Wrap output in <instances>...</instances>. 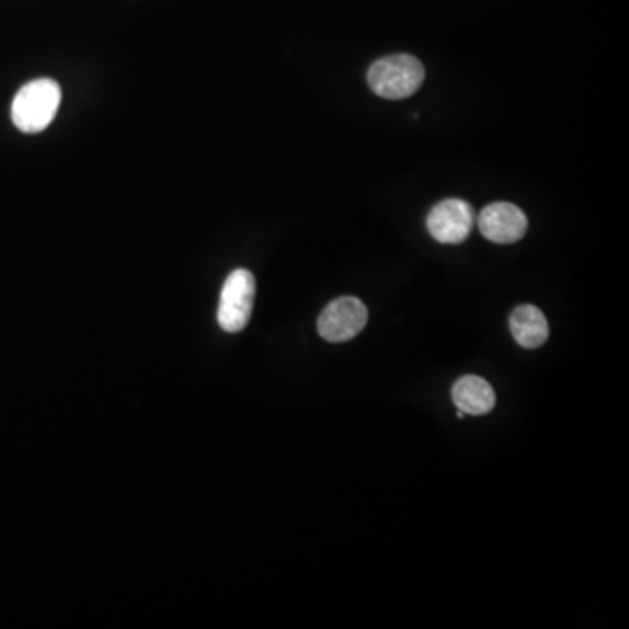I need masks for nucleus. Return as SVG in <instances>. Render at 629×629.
Instances as JSON below:
<instances>
[{
	"instance_id": "f03ea898",
	"label": "nucleus",
	"mask_w": 629,
	"mask_h": 629,
	"mask_svg": "<svg viewBox=\"0 0 629 629\" xmlns=\"http://www.w3.org/2000/svg\"><path fill=\"white\" fill-rule=\"evenodd\" d=\"M425 79V68L411 55L384 56L371 65L369 88L387 100H402L419 91Z\"/></svg>"
},
{
	"instance_id": "39448f33",
	"label": "nucleus",
	"mask_w": 629,
	"mask_h": 629,
	"mask_svg": "<svg viewBox=\"0 0 629 629\" xmlns=\"http://www.w3.org/2000/svg\"><path fill=\"white\" fill-rule=\"evenodd\" d=\"M474 210L464 199L449 198L437 203L427 217V229L435 240L456 246L469 238Z\"/></svg>"
},
{
	"instance_id": "6e6552de",
	"label": "nucleus",
	"mask_w": 629,
	"mask_h": 629,
	"mask_svg": "<svg viewBox=\"0 0 629 629\" xmlns=\"http://www.w3.org/2000/svg\"><path fill=\"white\" fill-rule=\"evenodd\" d=\"M452 398L458 411L473 416L490 413L497 402L491 384L479 377H464L456 381Z\"/></svg>"
},
{
	"instance_id": "f257e3e1",
	"label": "nucleus",
	"mask_w": 629,
	"mask_h": 629,
	"mask_svg": "<svg viewBox=\"0 0 629 629\" xmlns=\"http://www.w3.org/2000/svg\"><path fill=\"white\" fill-rule=\"evenodd\" d=\"M62 89L53 79H35L18 91L11 107L14 127L23 133L46 130L58 112Z\"/></svg>"
},
{
	"instance_id": "0eeeda50",
	"label": "nucleus",
	"mask_w": 629,
	"mask_h": 629,
	"mask_svg": "<svg viewBox=\"0 0 629 629\" xmlns=\"http://www.w3.org/2000/svg\"><path fill=\"white\" fill-rule=\"evenodd\" d=\"M512 336L520 347L539 348L550 338V324L545 321L544 313L533 304H521L509 318Z\"/></svg>"
},
{
	"instance_id": "7ed1b4c3",
	"label": "nucleus",
	"mask_w": 629,
	"mask_h": 629,
	"mask_svg": "<svg viewBox=\"0 0 629 629\" xmlns=\"http://www.w3.org/2000/svg\"><path fill=\"white\" fill-rule=\"evenodd\" d=\"M256 300V279L249 270H235L220 292L217 321L226 333H240L249 324Z\"/></svg>"
},
{
	"instance_id": "20e7f679",
	"label": "nucleus",
	"mask_w": 629,
	"mask_h": 629,
	"mask_svg": "<svg viewBox=\"0 0 629 629\" xmlns=\"http://www.w3.org/2000/svg\"><path fill=\"white\" fill-rule=\"evenodd\" d=\"M368 308L357 297L343 296L327 304L318 317V333L329 343H345L362 333L368 324Z\"/></svg>"
},
{
	"instance_id": "423d86ee",
	"label": "nucleus",
	"mask_w": 629,
	"mask_h": 629,
	"mask_svg": "<svg viewBox=\"0 0 629 629\" xmlns=\"http://www.w3.org/2000/svg\"><path fill=\"white\" fill-rule=\"evenodd\" d=\"M479 231L494 243H516L529 231V219L512 203H491L479 214Z\"/></svg>"
}]
</instances>
